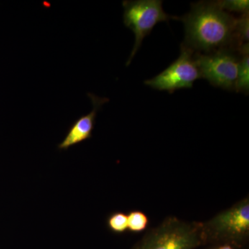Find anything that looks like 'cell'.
I'll return each instance as SVG.
<instances>
[{
	"mask_svg": "<svg viewBox=\"0 0 249 249\" xmlns=\"http://www.w3.org/2000/svg\"><path fill=\"white\" fill-rule=\"evenodd\" d=\"M178 19L185 25L183 45L193 52L211 53L224 49L240 52L242 48L236 37V18L223 11L216 1L193 4L191 11Z\"/></svg>",
	"mask_w": 249,
	"mask_h": 249,
	"instance_id": "6da1fadb",
	"label": "cell"
},
{
	"mask_svg": "<svg viewBox=\"0 0 249 249\" xmlns=\"http://www.w3.org/2000/svg\"><path fill=\"white\" fill-rule=\"evenodd\" d=\"M204 245H229L233 249L247 247L249 240V198L232 205L202 222Z\"/></svg>",
	"mask_w": 249,
	"mask_h": 249,
	"instance_id": "7a4b0ae2",
	"label": "cell"
},
{
	"mask_svg": "<svg viewBox=\"0 0 249 249\" xmlns=\"http://www.w3.org/2000/svg\"><path fill=\"white\" fill-rule=\"evenodd\" d=\"M201 246H204L202 222L169 216L147 231L132 249H196Z\"/></svg>",
	"mask_w": 249,
	"mask_h": 249,
	"instance_id": "3957f363",
	"label": "cell"
},
{
	"mask_svg": "<svg viewBox=\"0 0 249 249\" xmlns=\"http://www.w3.org/2000/svg\"><path fill=\"white\" fill-rule=\"evenodd\" d=\"M162 4L163 1L160 0L123 1L124 24L133 31L135 36V42L127 62V66L142 46L143 39L152 32L157 24L170 19H178L167 14L163 11Z\"/></svg>",
	"mask_w": 249,
	"mask_h": 249,
	"instance_id": "277c9868",
	"label": "cell"
},
{
	"mask_svg": "<svg viewBox=\"0 0 249 249\" xmlns=\"http://www.w3.org/2000/svg\"><path fill=\"white\" fill-rule=\"evenodd\" d=\"M234 51L224 49L213 53L196 54L195 61L201 78L224 89L235 90L238 73V58Z\"/></svg>",
	"mask_w": 249,
	"mask_h": 249,
	"instance_id": "5b68a950",
	"label": "cell"
},
{
	"mask_svg": "<svg viewBox=\"0 0 249 249\" xmlns=\"http://www.w3.org/2000/svg\"><path fill=\"white\" fill-rule=\"evenodd\" d=\"M193 52L182 44L179 57L164 71L144 83L153 89L169 93L193 88L194 82L201 78Z\"/></svg>",
	"mask_w": 249,
	"mask_h": 249,
	"instance_id": "8992f818",
	"label": "cell"
},
{
	"mask_svg": "<svg viewBox=\"0 0 249 249\" xmlns=\"http://www.w3.org/2000/svg\"><path fill=\"white\" fill-rule=\"evenodd\" d=\"M92 103L93 109L91 112L87 115L80 116L77 119L71 127L62 142L58 145L60 150H67L72 146L81 143L82 142L91 138L94 128L95 121L98 110L101 109L109 99L106 98H99L92 93H88Z\"/></svg>",
	"mask_w": 249,
	"mask_h": 249,
	"instance_id": "52a82bcc",
	"label": "cell"
},
{
	"mask_svg": "<svg viewBox=\"0 0 249 249\" xmlns=\"http://www.w3.org/2000/svg\"><path fill=\"white\" fill-rule=\"evenodd\" d=\"M235 90L238 92L248 93L249 90V53L242 55L239 62L238 73Z\"/></svg>",
	"mask_w": 249,
	"mask_h": 249,
	"instance_id": "ba28073f",
	"label": "cell"
},
{
	"mask_svg": "<svg viewBox=\"0 0 249 249\" xmlns=\"http://www.w3.org/2000/svg\"><path fill=\"white\" fill-rule=\"evenodd\" d=\"M149 219L146 214L140 211H132L127 214V231L139 233L147 229Z\"/></svg>",
	"mask_w": 249,
	"mask_h": 249,
	"instance_id": "9c48e42d",
	"label": "cell"
},
{
	"mask_svg": "<svg viewBox=\"0 0 249 249\" xmlns=\"http://www.w3.org/2000/svg\"><path fill=\"white\" fill-rule=\"evenodd\" d=\"M107 229L115 234H124L127 231V214L116 211L109 214L106 220Z\"/></svg>",
	"mask_w": 249,
	"mask_h": 249,
	"instance_id": "30bf717a",
	"label": "cell"
},
{
	"mask_svg": "<svg viewBox=\"0 0 249 249\" xmlns=\"http://www.w3.org/2000/svg\"><path fill=\"white\" fill-rule=\"evenodd\" d=\"M249 14H242L240 18H236V37L241 47L249 44Z\"/></svg>",
	"mask_w": 249,
	"mask_h": 249,
	"instance_id": "8fae6325",
	"label": "cell"
},
{
	"mask_svg": "<svg viewBox=\"0 0 249 249\" xmlns=\"http://www.w3.org/2000/svg\"><path fill=\"white\" fill-rule=\"evenodd\" d=\"M218 6L223 11L231 12L240 13V14H249V1L248 0H222L216 1Z\"/></svg>",
	"mask_w": 249,
	"mask_h": 249,
	"instance_id": "7c38bea8",
	"label": "cell"
},
{
	"mask_svg": "<svg viewBox=\"0 0 249 249\" xmlns=\"http://www.w3.org/2000/svg\"><path fill=\"white\" fill-rule=\"evenodd\" d=\"M211 249H233L229 245H218L214 246L213 248Z\"/></svg>",
	"mask_w": 249,
	"mask_h": 249,
	"instance_id": "4fadbf2b",
	"label": "cell"
}]
</instances>
